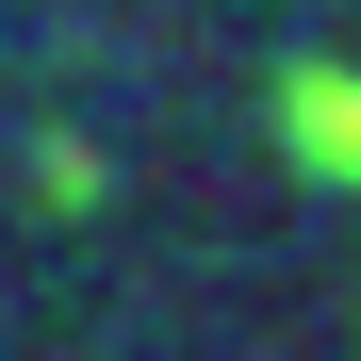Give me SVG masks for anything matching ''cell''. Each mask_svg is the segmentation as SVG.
I'll return each instance as SVG.
<instances>
[{
    "label": "cell",
    "mask_w": 361,
    "mask_h": 361,
    "mask_svg": "<svg viewBox=\"0 0 361 361\" xmlns=\"http://www.w3.org/2000/svg\"><path fill=\"white\" fill-rule=\"evenodd\" d=\"M263 132H279V164L312 197H361V66L345 49H279L263 66Z\"/></svg>",
    "instance_id": "1"
},
{
    "label": "cell",
    "mask_w": 361,
    "mask_h": 361,
    "mask_svg": "<svg viewBox=\"0 0 361 361\" xmlns=\"http://www.w3.org/2000/svg\"><path fill=\"white\" fill-rule=\"evenodd\" d=\"M33 197H49V214H99V148L49 132V148H33Z\"/></svg>",
    "instance_id": "2"
}]
</instances>
